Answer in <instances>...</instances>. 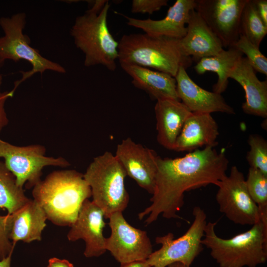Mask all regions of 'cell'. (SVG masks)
Returning <instances> with one entry per match:
<instances>
[{
    "label": "cell",
    "instance_id": "obj_1",
    "mask_svg": "<svg viewBox=\"0 0 267 267\" xmlns=\"http://www.w3.org/2000/svg\"><path fill=\"white\" fill-rule=\"evenodd\" d=\"M229 160L225 149L215 147L196 149L184 156L172 159L158 156L155 188L151 204L138 218L146 225L162 215L166 219H182L177 214L184 204V193L209 184H216L226 176Z\"/></svg>",
    "mask_w": 267,
    "mask_h": 267
},
{
    "label": "cell",
    "instance_id": "obj_2",
    "mask_svg": "<svg viewBox=\"0 0 267 267\" xmlns=\"http://www.w3.org/2000/svg\"><path fill=\"white\" fill-rule=\"evenodd\" d=\"M32 195L47 220L56 225L71 226L91 192L83 174L68 170L48 174L33 187Z\"/></svg>",
    "mask_w": 267,
    "mask_h": 267
},
{
    "label": "cell",
    "instance_id": "obj_3",
    "mask_svg": "<svg viewBox=\"0 0 267 267\" xmlns=\"http://www.w3.org/2000/svg\"><path fill=\"white\" fill-rule=\"evenodd\" d=\"M120 65H134L168 74L175 77L180 67L186 69L192 59L181 51L180 39L153 37L145 33L124 35L119 41Z\"/></svg>",
    "mask_w": 267,
    "mask_h": 267
},
{
    "label": "cell",
    "instance_id": "obj_4",
    "mask_svg": "<svg viewBox=\"0 0 267 267\" xmlns=\"http://www.w3.org/2000/svg\"><path fill=\"white\" fill-rule=\"evenodd\" d=\"M217 222H208L202 244L220 267H256L267 260V220H261L246 231L229 239L218 236Z\"/></svg>",
    "mask_w": 267,
    "mask_h": 267
},
{
    "label": "cell",
    "instance_id": "obj_5",
    "mask_svg": "<svg viewBox=\"0 0 267 267\" xmlns=\"http://www.w3.org/2000/svg\"><path fill=\"white\" fill-rule=\"evenodd\" d=\"M108 1L98 13L87 10L78 16L70 29L76 47L84 54V65H100L110 71L116 68L119 42L111 34L107 24Z\"/></svg>",
    "mask_w": 267,
    "mask_h": 267
},
{
    "label": "cell",
    "instance_id": "obj_6",
    "mask_svg": "<svg viewBox=\"0 0 267 267\" xmlns=\"http://www.w3.org/2000/svg\"><path fill=\"white\" fill-rule=\"evenodd\" d=\"M83 175L92 201L102 210L105 218L126 208L129 201L124 184L127 174L115 155L106 151L94 158Z\"/></svg>",
    "mask_w": 267,
    "mask_h": 267
},
{
    "label": "cell",
    "instance_id": "obj_7",
    "mask_svg": "<svg viewBox=\"0 0 267 267\" xmlns=\"http://www.w3.org/2000/svg\"><path fill=\"white\" fill-rule=\"evenodd\" d=\"M26 24V14L24 12L0 18V26L4 33L0 37V68L7 60L15 62L24 60L32 67L29 71L21 72L22 78L15 82L14 91L20 84L37 73L41 75L46 71L66 73L62 65L44 57L37 49L31 46L29 38L23 33Z\"/></svg>",
    "mask_w": 267,
    "mask_h": 267
},
{
    "label": "cell",
    "instance_id": "obj_8",
    "mask_svg": "<svg viewBox=\"0 0 267 267\" xmlns=\"http://www.w3.org/2000/svg\"><path fill=\"white\" fill-rule=\"evenodd\" d=\"M194 220L185 233L177 239L174 234H167L156 238V243L161 248L152 252L145 261L151 267H167L169 265L180 263L190 267L195 258L203 250L202 240L207 224L206 214L200 207L193 209Z\"/></svg>",
    "mask_w": 267,
    "mask_h": 267
},
{
    "label": "cell",
    "instance_id": "obj_9",
    "mask_svg": "<svg viewBox=\"0 0 267 267\" xmlns=\"http://www.w3.org/2000/svg\"><path fill=\"white\" fill-rule=\"evenodd\" d=\"M45 148L40 144L19 146L0 138V158L4 160L7 168L15 177L21 187H33L41 179L42 170L47 166L62 168L70 166L65 158L45 155Z\"/></svg>",
    "mask_w": 267,
    "mask_h": 267
},
{
    "label": "cell",
    "instance_id": "obj_10",
    "mask_svg": "<svg viewBox=\"0 0 267 267\" xmlns=\"http://www.w3.org/2000/svg\"><path fill=\"white\" fill-rule=\"evenodd\" d=\"M216 186L220 211L230 221L242 225H253L261 220L259 208L247 190L243 174L235 166Z\"/></svg>",
    "mask_w": 267,
    "mask_h": 267
},
{
    "label": "cell",
    "instance_id": "obj_11",
    "mask_svg": "<svg viewBox=\"0 0 267 267\" xmlns=\"http://www.w3.org/2000/svg\"><path fill=\"white\" fill-rule=\"evenodd\" d=\"M110 236L106 238V249L121 265L146 261L153 252L146 231L135 228L125 219L122 212L108 218Z\"/></svg>",
    "mask_w": 267,
    "mask_h": 267
},
{
    "label": "cell",
    "instance_id": "obj_12",
    "mask_svg": "<svg viewBox=\"0 0 267 267\" xmlns=\"http://www.w3.org/2000/svg\"><path fill=\"white\" fill-rule=\"evenodd\" d=\"M248 0H195V10L221 41L232 47L240 35V19Z\"/></svg>",
    "mask_w": 267,
    "mask_h": 267
},
{
    "label": "cell",
    "instance_id": "obj_13",
    "mask_svg": "<svg viewBox=\"0 0 267 267\" xmlns=\"http://www.w3.org/2000/svg\"><path fill=\"white\" fill-rule=\"evenodd\" d=\"M115 155L127 176L152 194L157 170L156 153L127 137L117 145Z\"/></svg>",
    "mask_w": 267,
    "mask_h": 267
},
{
    "label": "cell",
    "instance_id": "obj_14",
    "mask_svg": "<svg viewBox=\"0 0 267 267\" xmlns=\"http://www.w3.org/2000/svg\"><path fill=\"white\" fill-rule=\"evenodd\" d=\"M104 218L102 210L88 199L83 203L76 220L70 226L68 240L83 239L85 242L84 254L87 258L99 257L106 251V238L103 234L106 225Z\"/></svg>",
    "mask_w": 267,
    "mask_h": 267
},
{
    "label": "cell",
    "instance_id": "obj_15",
    "mask_svg": "<svg viewBox=\"0 0 267 267\" xmlns=\"http://www.w3.org/2000/svg\"><path fill=\"white\" fill-rule=\"evenodd\" d=\"M195 6V0H177L169 8L166 16L160 20L123 16L128 25L141 29L149 36L181 39L186 35L190 14Z\"/></svg>",
    "mask_w": 267,
    "mask_h": 267
},
{
    "label": "cell",
    "instance_id": "obj_16",
    "mask_svg": "<svg viewBox=\"0 0 267 267\" xmlns=\"http://www.w3.org/2000/svg\"><path fill=\"white\" fill-rule=\"evenodd\" d=\"M175 78L178 97L192 113L235 114L234 109L221 94L200 87L191 79L184 67H180Z\"/></svg>",
    "mask_w": 267,
    "mask_h": 267
},
{
    "label": "cell",
    "instance_id": "obj_17",
    "mask_svg": "<svg viewBox=\"0 0 267 267\" xmlns=\"http://www.w3.org/2000/svg\"><path fill=\"white\" fill-rule=\"evenodd\" d=\"M186 27V35L180 39V45L183 55L192 61L197 62L223 49L220 39L195 9L190 12Z\"/></svg>",
    "mask_w": 267,
    "mask_h": 267
},
{
    "label": "cell",
    "instance_id": "obj_18",
    "mask_svg": "<svg viewBox=\"0 0 267 267\" xmlns=\"http://www.w3.org/2000/svg\"><path fill=\"white\" fill-rule=\"evenodd\" d=\"M246 57H242L231 68L228 78L237 82L243 89L245 101L243 112L249 115L267 117V81H260Z\"/></svg>",
    "mask_w": 267,
    "mask_h": 267
},
{
    "label": "cell",
    "instance_id": "obj_19",
    "mask_svg": "<svg viewBox=\"0 0 267 267\" xmlns=\"http://www.w3.org/2000/svg\"><path fill=\"white\" fill-rule=\"evenodd\" d=\"M219 127L211 114L192 113L185 122L174 148L191 152L203 146L215 147Z\"/></svg>",
    "mask_w": 267,
    "mask_h": 267
},
{
    "label": "cell",
    "instance_id": "obj_20",
    "mask_svg": "<svg viewBox=\"0 0 267 267\" xmlns=\"http://www.w3.org/2000/svg\"><path fill=\"white\" fill-rule=\"evenodd\" d=\"M154 110L157 141L165 148L174 150L176 140L192 112L180 100L170 98L157 100Z\"/></svg>",
    "mask_w": 267,
    "mask_h": 267
},
{
    "label": "cell",
    "instance_id": "obj_21",
    "mask_svg": "<svg viewBox=\"0 0 267 267\" xmlns=\"http://www.w3.org/2000/svg\"><path fill=\"white\" fill-rule=\"evenodd\" d=\"M11 216L9 239L14 245L19 241L30 243L42 240L47 219L43 209L35 200L30 199Z\"/></svg>",
    "mask_w": 267,
    "mask_h": 267
},
{
    "label": "cell",
    "instance_id": "obj_22",
    "mask_svg": "<svg viewBox=\"0 0 267 267\" xmlns=\"http://www.w3.org/2000/svg\"><path fill=\"white\" fill-rule=\"evenodd\" d=\"M132 78L133 84L144 90L156 100L170 98L179 100L176 81L171 75L134 65H120Z\"/></svg>",
    "mask_w": 267,
    "mask_h": 267
},
{
    "label": "cell",
    "instance_id": "obj_23",
    "mask_svg": "<svg viewBox=\"0 0 267 267\" xmlns=\"http://www.w3.org/2000/svg\"><path fill=\"white\" fill-rule=\"evenodd\" d=\"M243 54L234 47L224 49L217 54L201 59L194 68L199 75L206 72L217 74L218 80L213 87V91L221 94L228 84V73L231 68L242 57Z\"/></svg>",
    "mask_w": 267,
    "mask_h": 267
},
{
    "label": "cell",
    "instance_id": "obj_24",
    "mask_svg": "<svg viewBox=\"0 0 267 267\" xmlns=\"http://www.w3.org/2000/svg\"><path fill=\"white\" fill-rule=\"evenodd\" d=\"M30 199L25 195L23 188L17 184L14 175L3 161H0V209H6L7 214L11 215Z\"/></svg>",
    "mask_w": 267,
    "mask_h": 267
},
{
    "label": "cell",
    "instance_id": "obj_25",
    "mask_svg": "<svg viewBox=\"0 0 267 267\" xmlns=\"http://www.w3.org/2000/svg\"><path fill=\"white\" fill-rule=\"evenodd\" d=\"M240 35L258 47L267 34V26L260 18L253 0H248L241 16Z\"/></svg>",
    "mask_w": 267,
    "mask_h": 267
},
{
    "label": "cell",
    "instance_id": "obj_26",
    "mask_svg": "<svg viewBox=\"0 0 267 267\" xmlns=\"http://www.w3.org/2000/svg\"><path fill=\"white\" fill-rule=\"evenodd\" d=\"M245 182L249 195L260 210L267 211V175L250 167Z\"/></svg>",
    "mask_w": 267,
    "mask_h": 267
},
{
    "label": "cell",
    "instance_id": "obj_27",
    "mask_svg": "<svg viewBox=\"0 0 267 267\" xmlns=\"http://www.w3.org/2000/svg\"><path fill=\"white\" fill-rule=\"evenodd\" d=\"M250 150L246 160L250 167L257 169L267 175V141L258 134H251L247 140Z\"/></svg>",
    "mask_w": 267,
    "mask_h": 267
},
{
    "label": "cell",
    "instance_id": "obj_28",
    "mask_svg": "<svg viewBox=\"0 0 267 267\" xmlns=\"http://www.w3.org/2000/svg\"><path fill=\"white\" fill-rule=\"evenodd\" d=\"M232 47L245 54L248 62L255 71L267 75V58L261 52L259 47L241 35Z\"/></svg>",
    "mask_w": 267,
    "mask_h": 267
},
{
    "label": "cell",
    "instance_id": "obj_29",
    "mask_svg": "<svg viewBox=\"0 0 267 267\" xmlns=\"http://www.w3.org/2000/svg\"><path fill=\"white\" fill-rule=\"evenodd\" d=\"M11 216L0 215V260L13 253L15 245L9 239Z\"/></svg>",
    "mask_w": 267,
    "mask_h": 267
},
{
    "label": "cell",
    "instance_id": "obj_30",
    "mask_svg": "<svg viewBox=\"0 0 267 267\" xmlns=\"http://www.w3.org/2000/svg\"><path fill=\"white\" fill-rule=\"evenodd\" d=\"M167 0H133L131 11L134 13L152 14L168 4Z\"/></svg>",
    "mask_w": 267,
    "mask_h": 267
},
{
    "label": "cell",
    "instance_id": "obj_31",
    "mask_svg": "<svg viewBox=\"0 0 267 267\" xmlns=\"http://www.w3.org/2000/svg\"><path fill=\"white\" fill-rule=\"evenodd\" d=\"M2 82V76L0 74V133L8 125L9 120L5 111V104L6 100L12 97L14 92L11 90L9 91H1V86Z\"/></svg>",
    "mask_w": 267,
    "mask_h": 267
},
{
    "label": "cell",
    "instance_id": "obj_32",
    "mask_svg": "<svg viewBox=\"0 0 267 267\" xmlns=\"http://www.w3.org/2000/svg\"><path fill=\"white\" fill-rule=\"evenodd\" d=\"M260 18L267 26V0H253Z\"/></svg>",
    "mask_w": 267,
    "mask_h": 267
},
{
    "label": "cell",
    "instance_id": "obj_33",
    "mask_svg": "<svg viewBox=\"0 0 267 267\" xmlns=\"http://www.w3.org/2000/svg\"><path fill=\"white\" fill-rule=\"evenodd\" d=\"M47 267H74L73 265L65 259L57 258H50L48 261Z\"/></svg>",
    "mask_w": 267,
    "mask_h": 267
},
{
    "label": "cell",
    "instance_id": "obj_34",
    "mask_svg": "<svg viewBox=\"0 0 267 267\" xmlns=\"http://www.w3.org/2000/svg\"><path fill=\"white\" fill-rule=\"evenodd\" d=\"M120 267H151L145 261L134 262L121 265Z\"/></svg>",
    "mask_w": 267,
    "mask_h": 267
},
{
    "label": "cell",
    "instance_id": "obj_35",
    "mask_svg": "<svg viewBox=\"0 0 267 267\" xmlns=\"http://www.w3.org/2000/svg\"><path fill=\"white\" fill-rule=\"evenodd\" d=\"M11 255L0 260V267H10Z\"/></svg>",
    "mask_w": 267,
    "mask_h": 267
},
{
    "label": "cell",
    "instance_id": "obj_36",
    "mask_svg": "<svg viewBox=\"0 0 267 267\" xmlns=\"http://www.w3.org/2000/svg\"><path fill=\"white\" fill-rule=\"evenodd\" d=\"M167 267H186L183 264L180 263H175L169 265Z\"/></svg>",
    "mask_w": 267,
    "mask_h": 267
}]
</instances>
